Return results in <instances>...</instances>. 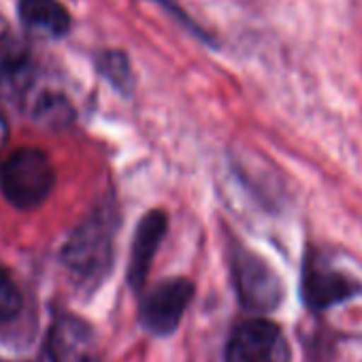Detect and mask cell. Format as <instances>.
Segmentation results:
<instances>
[{"label":"cell","instance_id":"6da1fadb","mask_svg":"<svg viewBox=\"0 0 362 362\" xmlns=\"http://www.w3.org/2000/svg\"><path fill=\"white\" fill-rule=\"evenodd\" d=\"M56 173L45 151L37 147L16 149L0 166V190L18 209H37L52 194Z\"/></svg>","mask_w":362,"mask_h":362},{"label":"cell","instance_id":"7a4b0ae2","mask_svg":"<svg viewBox=\"0 0 362 362\" xmlns=\"http://www.w3.org/2000/svg\"><path fill=\"white\" fill-rule=\"evenodd\" d=\"M226 362H290L286 334L269 320H247L233 330Z\"/></svg>","mask_w":362,"mask_h":362},{"label":"cell","instance_id":"3957f363","mask_svg":"<svg viewBox=\"0 0 362 362\" xmlns=\"http://www.w3.org/2000/svg\"><path fill=\"white\" fill-rule=\"evenodd\" d=\"M233 277L239 300L250 311H273L281 300V284L277 273L256 254L239 250L233 256Z\"/></svg>","mask_w":362,"mask_h":362},{"label":"cell","instance_id":"277c9868","mask_svg":"<svg viewBox=\"0 0 362 362\" xmlns=\"http://www.w3.org/2000/svg\"><path fill=\"white\" fill-rule=\"evenodd\" d=\"M192 284L188 279H168L156 286L141 305V324L153 334H170L192 298Z\"/></svg>","mask_w":362,"mask_h":362},{"label":"cell","instance_id":"5b68a950","mask_svg":"<svg viewBox=\"0 0 362 362\" xmlns=\"http://www.w3.org/2000/svg\"><path fill=\"white\" fill-rule=\"evenodd\" d=\"M52 362H103L94 330L75 315H60L47 334Z\"/></svg>","mask_w":362,"mask_h":362},{"label":"cell","instance_id":"8992f818","mask_svg":"<svg viewBox=\"0 0 362 362\" xmlns=\"http://www.w3.org/2000/svg\"><path fill=\"white\" fill-rule=\"evenodd\" d=\"M111 252V222L98 216L86 222L69 241L64 258L81 275L92 277L105 271Z\"/></svg>","mask_w":362,"mask_h":362},{"label":"cell","instance_id":"52a82bcc","mask_svg":"<svg viewBox=\"0 0 362 362\" xmlns=\"http://www.w3.org/2000/svg\"><path fill=\"white\" fill-rule=\"evenodd\" d=\"M360 286L317 258H307L303 273V294L311 309H328L334 303L356 296Z\"/></svg>","mask_w":362,"mask_h":362},{"label":"cell","instance_id":"ba28073f","mask_svg":"<svg viewBox=\"0 0 362 362\" xmlns=\"http://www.w3.org/2000/svg\"><path fill=\"white\" fill-rule=\"evenodd\" d=\"M166 224H168V220H166L164 211H151L141 220V224L136 228L130 264H128V281L132 284L134 290H141L145 286L151 260L160 247V241L164 239Z\"/></svg>","mask_w":362,"mask_h":362},{"label":"cell","instance_id":"9c48e42d","mask_svg":"<svg viewBox=\"0 0 362 362\" xmlns=\"http://www.w3.org/2000/svg\"><path fill=\"white\" fill-rule=\"evenodd\" d=\"M20 22L37 39H60L71 28L69 11L58 0H20Z\"/></svg>","mask_w":362,"mask_h":362},{"label":"cell","instance_id":"30bf717a","mask_svg":"<svg viewBox=\"0 0 362 362\" xmlns=\"http://www.w3.org/2000/svg\"><path fill=\"white\" fill-rule=\"evenodd\" d=\"M100 71L103 75L122 92H130L132 90V71H130V64H128V58L122 54V52H105L100 56Z\"/></svg>","mask_w":362,"mask_h":362},{"label":"cell","instance_id":"8fae6325","mask_svg":"<svg viewBox=\"0 0 362 362\" xmlns=\"http://www.w3.org/2000/svg\"><path fill=\"white\" fill-rule=\"evenodd\" d=\"M22 311V294L11 277L0 269V322H9Z\"/></svg>","mask_w":362,"mask_h":362},{"label":"cell","instance_id":"7c38bea8","mask_svg":"<svg viewBox=\"0 0 362 362\" xmlns=\"http://www.w3.org/2000/svg\"><path fill=\"white\" fill-rule=\"evenodd\" d=\"M7 136H9V124H7L5 115L0 113V149L5 147V143H7Z\"/></svg>","mask_w":362,"mask_h":362}]
</instances>
